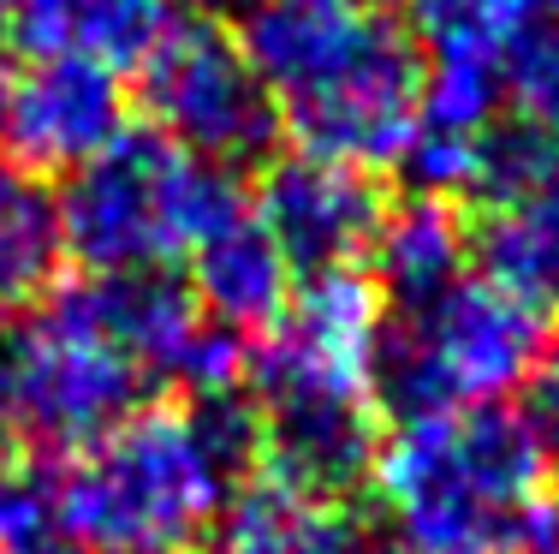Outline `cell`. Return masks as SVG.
I'll return each mask as SVG.
<instances>
[{
    "instance_id": "17",
    "label": "cell",
    "mask_w": 559,
    "mask_h": 554,
    "mask_svg": "<svg viewBox=\"0 0 559 554\" xmlns=\"http://www.w3.org/2000/svg\"><path fill=\"white\" fill-rule=\"evenodd\" d=\"M60 257L55 197L24 167H0V316H19L48 298Z\"/></svg>"
},
{
    "instance_id": "10",
    "label": "cell",
    "mask_w": 559,
    "mask_h": 554,
    "mask_svg": "<svg viewBox=\"0 0 559 554\" xmlns=\"http://www.w3.org/2000/svg\"><path fill=\"white\" fill-rule=\"evenodd\" d=\"M126 131L119 66L84 55H31L12 84H0V143L24 174H72Z\"/></svg>"
},
{
    "instance_id": "15",
    "label": "cell",
    "mask_w": 559,
    "mask_h": 554,
    "mask_svg": "<svg viewBox=\"0 0 559 554\" xmlns=\"http://www.w3.org/2000/svg\"><path fill=\"white\" fill-rule=\"evenodd\" d=\"M215 554H381L340 500L304 495L280 478H250L226 495Z\"/></svg>"
},
{
    "instance_id": "24",
    "label": "cell",
    "mask_w": 559,
    "mask_h": 554,
    "mask_svg": "<svg viewBox=\"0 0 559 554\" xmlns=\"http://www.w3.org/2000/svg\"><path fill=\"white\" fill-rule=\"evenodd\" d=\"M7 447H12V435H7V417H0V453H7Z\"/></svg>"
},
{
    "instance_id": "2",
    "label": "cell",
    "mask_w": 559,
    "mask_h": 554,
    "mask_svg": "<svg viewBox=\"0 0 559 554\" xmlns=\"http://www.w3.org/2000/svg\"><path fill=\"white\" fill-rule=\"evenodd\" d=\"M233 36L304 155L357 174L405 162L423 114V55L399 19L381 7L250 0Z\"/></svg>"
},
{
    "instance_id": "16",
    "label": "cell",
    "mask_w": 559,
    "mask_h": 554,
    "mask_svg": "<svg viewBox=\"0 0 559 554\" xmlns=\"http://www.w3.org/2000/svg\"><path fill=\"white\" fill-rule=\"evenodd\" d=\"M7 31L31 55H84L102 66L143 60L167 31V0H12Z\"/></svg>"
},
{
    "instance_id": "22",
    "label": "cell",
    "mask_w": 559,
    "mask_h": 554,
    "mask_svg": "<svg viewBox=\"0 0 559 554\" xmlns=\"http://www.w3.org/2000/svg\"><path fill=\"white\" fill-rule=\"evenodd\" d=\"M185 7H191L197 19H209V12H226V7H250V0H185Z\"/></svg>"
},
{
    "instance_id": "14",
    "label": "cell",
    "mask_w": 559,
    "mask_h": 554,
    "mask_svg": "<svg viewBox=\"0 0 559 554\" xmlns=\"http://www.w3.org/2000/svg\"><path fill=\"white\" fill-rule=\"evenodd\" d=\"M364 274L388 310H417L471 274V227L447 197H411L381 215Z\"/></svg>"
},
{
    "instance_id": "25",
    "label": "cell",
    "mask_w": 559,
    "mask_h": 554,
    "mask_svg": "<svg viewBox=\"0 0 559 554\" xmlns=\"http://www.w3.org/2000/svg\"><path fill=\"white\" fill-rule=\"evenodd\" d=\"M542 12H554V24H559V0H542Z\"/></svg>"
},
{
    "instance_id": "6",
    "label": "cell",
    "mask_w": 559,
    "mask_h": 554,
    "mask_svg": "<svg viewBox=\"0 0 559 554\" xmlns=\"http://www.w3.org/2000/svg\"><path fill=\"white\" fill-rule=\"evenodd\" d=\"M150 393V376L66 293L0 334V417L31 453H78Z\"/></svg>"
},
{
    "instance_id": "1",
    "label": "cell",
    "mask_w": 559,
    "mask_h": 554,
    "mask_svg": "<svg viewBox=\"0 0 559 554\" xmlns=\"http://www.w3.org/2000/svg\"><path fill=\"white\" fill-rule=\"evenodd\" d=\"M257 465L245 388L138 405L60 471V531L78 554H185L215 531L226 495Z\"/></svg>"
},
{
    "instance_id": "9",
    "label": "cell",
    "mask_w": 559,
    "mask_h": 554,
    "mask_svg": "<svg viewBox=\"0 0 559 554\" xmlns=\"http://www.w3.org/2000/svg\"><path fill=\"white\" fill-rule=\"evenodd\" d=\"M250 215L280 245L292 274L310 281V274H334V269H364L376 227L388 215V197L357 167L292 150L262 162Z\"/></svg>"
},
{
    "instance_id": "5",
    "label": "cell",
    "mask_w": 559,
    "mask_h": 554,
    "mask_svg": "<svg viewBox=\"0 0 559 554\" xmlns=\"http://www.w3.org/2000/svg\"><path fill=\"white\" fill-rule=\"evenodd\" d=\"M238 209V179L185 155L155 126H126L102 155L72 167L55 197L60 250L84 274L173 269V257H191L197 239H209Z\"/></svg>"
},
{
    "instance_id": "20",
    "label": "cell",
    "mask_w": 559,
    "mask_h": 554,
    "mask_svg": "<svg viewBox=\"0 0 559 554\" xmlns=\"http://www.w3.org/2000/svg\"><path fill=\"white\" fill-rule=\"evenodd\" d=\"M506 554H559V478H548L530 495V507L518 512V524H512Z\"/></svg>"
},
{
    "instance_id": "26",
    "label": "cell",
    "mask_w": 559,
    "mask_h": 554,
    "mask_svg": "<svg viewBox=\"0 0 559 554\" xmlns=\"http://www.w3.org/2000/svg\"><path fill=\"white\" fill-rule=\"evenodd\" d=\"M7 7H12V0H0V31H7Z\"/></svg>"
},
{
    "instance_id": "12",
    "label": "cell",
    "mask_w": 559,
    "mask_h": 554,
    "mask_svg": "<svg viewBox=\"0 0 559 554\" xmlns=\"http://www.w3.org/2000/svg\"><path fill=\"white\" fill-rule=\"evenodd\" d=\"M185 286H191L197 310L209 322L245 340V334H269L280 316H286L292 293H298V274H292V262L280 257V245L257 227V215L245 203L209 239H197L191 281Z\"/></svg>"
},
{
    "instance_id": "3",
    "label": "cell",
    "mask_w": 559,
    "mask_h": 554,
    "mask_svg": "<svg viewBox=\"0 0 559 554\" xmlns=\"http://www.w3.org/2000/svg\"><path fill=\"white\" fill-rule=\"evenodd\" d=\"M536 429L506 405L435 412L381 441L376 490L399 554H506L518 512L548 483Z\"/></svg>"
},
{
    "instance_id": "23",
    "label": "cell",
    "mask_w": 559,
    "mask_h": 554,
    "mask_svg": "<svg viewBox=\"0 0 559 554\" xmlns=\"http://www.w3.org/2000/svg\"><path fill=\"white\" fill-rule=\"evenodd\" d=\"M328 7H381V0H328Z\"/></svg>"
},
{
    "instance_id": "8",
    "label": "cell",
    "mask_w": 559,
    "mask_h": 554,
    "mask_svg": "<svg viewBox=\"0 0 559 554\" xmlns=\"http://www.w3.org/2000/svg\"><path fill=\"white\" fill-rule=\"evenodd\" d=\"M138 96L167 143L209 167H262L280 143V108L238 36L215 19H167L138 60Z\"/></svg>"
},
{
    "instance_id": "19",
    "label": "cell",
    "mask_w": 559,
    "mask_h": 554,
    "mask_svg": "<svg viewBox=\"0 0 559 554\" xmlns=\"http://www.w3.org/2000/svg\"><path fill=\"white\" fill-rule=\"evenodd\" d=\"M506 90L518 96L524 126L559 143V24H536V36L518 48L512 72H506Z\"/></svg>"
},
{
    "instance_id": "18",
    "label": "cell",
    "mask_w": 559,
    "mask_h": 554,
    "mask_svg": "<svg viewBox=\"0 0 559 554\" xmlns=\"http://www.w3.org/2000/svg\"><path fill=\"white\" fill-rule=\"evenodd\" d=\"M60 471L43 453H0V554H60Z\"/></svg>"
},
{
    "instance_id": "11",
    "label": "cell",
    "mask_w": 559,
    "mask_h": 554,
    "mask_svg": "<svg viewBox=\"0 0 559 554\" xmlns=\"http://www.w3.org/2000/svg\"><path fill=\"white\" fill-rule=\"evenodd\" d=\"M471 250L495 286L518 293L542 316H559V143H548L500 197L483 203Z\"/></svg>"
},
{
    "instance_id": "7",
    "label": "cell",
    "mask_w": 559,
    "mask_h": 554,
    "mask_svg": "<svg viewBox=\"0 0 559 554\" xmlns=\"http://www.w3.org/2000/svg\"><path fill=\"white\" fill-rule=\"evenodd\" d=\"M245 400L257 412V465L304 495L345 500L376 483L381 412L369 400V376L286 346L269 334L245 352Z\"/></svg>"
},
{
    "instance_id": "4",
    "label": "cell",
    "mask_w": 559,
    "mask_h": 554,
    "mask_svg": "<svg viewBox=\"0 0 559 554\" xmlns=\"http://www.w3.org/2000/svg\"><path fill=\"white\" fill-rule=\"evenodd\" d=\"M548 352L554 316L495 286L488 274H464L429 305L381 316L376 358H369V400L393 424L500 405L506 393L536 381Z\"/></svg>"
},
{
    "instance_id": "13",
    "label": "cell",
    "mask_w": 559,
    "mask_h": 554,
    "mask_svg": "<svg viewBox=\"0 0 559 554\" xmlns=\"http://www.w3.org/2000/svg\"><path fill=\"white\" fill-rule=\"evenodd\" d=\"M399 24L429 78L506 90L518 48L542 24V0H399Z\"/></svg>"
},
{
    "instance_id": "21",
    "label": "cell",
    "mask_w": 559,
    "mask_h": 554,
    "mask_svg": "<svg viewBox=\"0 0 559 554\" xmlns=\"http://www.w3.org/2000/svg\"><path fill=\"white\" fill-rule=\"evenodd\" d=\"M524 424L536 429L542 453H548V465H554V459H559V340H554L548 358H542L536 381H530V412H524Z\"/></svg>"
}]
</instances>
